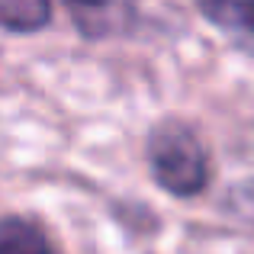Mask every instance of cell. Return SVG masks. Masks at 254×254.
<instances>
[{"label": "cell", "mask_w": 254, "mask_h": 254, "mask_svg": "<svg viewBox=\"0 0 254 254\" xmlns=\"http://www.w3.org/2000/svg\"><path fill=\"white\" fill-rule=\"evenodd\" d=\"M145 158L155 184L177 199H193L206 193L212 180L209 148L199 138V132L184 119H161L151 126Z\"/></svg>", "instance_id": "cell-1"}, {"label": "cell", "mask_w": 254, "mask_h": 254, "mask_svg": "<svg viewBox=\"0 0 254 254\" xmlns=\"http://www.w3.org/2000/svg\"><path fill=\"white\" fill-rule=\"evenodd\" d=\"M199 16L238 52L254 58V0H193Z\"/></svg>", "instance_id": "cell-2"}, {"label": "cell", "mask_w": 254, "mask_h": 254, "mask_svg": "<svg viewBox=\"0 0 254 254\" xmlns=\"http://www.w3.org/2000/svg\"><path fill=\"white\" fill-rule=\"evenodd\" d=\"M0 254H52V242L32 219L0 216Z\"/></svg>", "instance_id": "cell-3"}, {"label": "cell", "mask_w": 254, "mask_h": 254, "mask_svg": "<svg viewBox=\"0 0 254 254\" xmlns=\"http://www.w3.org/2000/svg\"><path fill=\"white\" fill-rule=\"evenodd\" d=\"M77 32L87 39H103L116 32V0H62Z\"/></svg>", "instance_id": "cell-4"}, {"label": "cell", "mask_w": 254, "mask_h": 254, "mask_svg": "<svg viewBox=\"0 0 254 254\" xmlns=\"http://www.w3.org/2000/svg\"><path fill=\"white\" fill-rule=\"evenodd\" d=\"M52 0H0V26L6 32H42L52 23Z\"/></svg>", "instance_id": "cell-5"}, {"label": "cell", "mask_w": 254, "mask_h": 254, "mask_svg": "<svg viewBox=\"0 0 254 254\" xmlns=\"http://www.w3.org/2000/svg\"><path fill=\"white\" fill-rule=\"evenodd\" d=\"M235 196H238V203H242V209H245V216L254 222V180H248V184H242L235 190Z\"/></svg>", "instance_id": "cell-6"}]
</instances>
